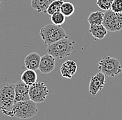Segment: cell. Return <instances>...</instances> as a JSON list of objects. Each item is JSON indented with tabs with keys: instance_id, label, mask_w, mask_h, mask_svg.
Instances as JSON below:
<instances>
[{
	"instance_id": "cell-13",
	"label": "cell",
	"mask_w": 122,
	"mask_h": 120,
	"mask_svg": "<svg viewBox=\"0 0 122 120\" xmlns=\"http://www.w3.org/2000/svg\"><path fill=\"white\" fill-rule=\"evenodd\" d=\"M89 32L96 39L101 40L107 35V30L103 24L90 25Z\"/></svg>"
},
{
	"instance_id": "cell-15",
	"label": "cell",
	"mask_w": 122,
	"mask_h": 120,
	"mask_svg": "<svg viewBox=\"0 0 122 120\" xmlns=\"http://www.w3.org/2000/svg\"><path fill=\"white\" fill-rule=\"evenodd\" d=\"M55 0H31V7L38 13H45L49 5Z\"/></svg>"
},
{
	"instance_id": "cell-17",
	"label": "cell",
	"mask_w": 122,
	"mask_h": 120,
	"mask_svg": "<svg viewBox=\"0 0 122 120\" xmlns=\"http://www.w3.org/2000/svg\"><path fill=\"white\" fill-rule=\"evenodd\" d=\"M63 0H55L49 5L48 7L46 13L49 15H52L53 13H56L57 12H61V8L62 4H63Z\"/></svg>"
},
{
	"instance_id": "cell-5",
	"label": "cell",
	"mask_w": 122,
	"mask_h": 120,
	"mask_svg": "<svg viewBox=\"0 0 122 120\" xmlns=\"http://www.w3.org/2000/svg\"><path fill=\"white\" fill-rule=\"evenodd\" d=\"M98 69L106 77H114L122 72V66L116 58L104 55L99 61Z\"/></svg>"
},
{
	"instance_id": "cell-1",
	"label": "cell",
	"mask_w": 122,
	"mask_h": 120,
	"mask_svg": "<svg viewBox=\"0 0 122 120\" xmlns=\"http://www.w3.org/2000/svg\"><path fill=\"white\" fill-rule=\"evenodd\" d=\"M15 88L11 83L0 84V111L8 117H13V108L15 104Z\"/></svg>"
},
{
	"instance_id": "cell-2",
	"label": "cell",
	"mask_w": 122,
	"mask_h": 120,
	"mask_svg": "<svg viewBox=\"0 0 122 120\" xmlns=\"http://www.w3.org/2000/svg\"><path fill=\"white\" fill-rule=\"evenodd\" d=\"M74 41L65 38L48 45L46 51L47 54L51 55L56 60H62L72 53L74 49Z\"/></svg>"
},
{
	"instance_id": "cell-12",
	"label": "cell",
	"mask_w": 122,
	"mask_h": 120,
	"mask_svg": "<svg viewBox=\"0 0 122 120\" xmlns=\"http://www.w3.org/2000/svg\"><path fill=\"white\" fill-rule=\"evenodd\" d=\"M41 57L37 53L33 52L26 55L24 60V66L26 69L37 70L39 68Z\"/></svg>"
},
{
	"instance_id": "cell-23",
	"label": "cell",
	"mask_w": 122,
	"mask_h": 120,
	"mask_svg": "<svg viewBox=\"0 0 122 120\" xmlns=\"http://www.w3.org/2000/svg\"><path fill=\"white\" fill-rule=\"evenodd\" d=\"M0 113H1V111H0Z\"/></svg>"
},
{
	"instance_id": "cell-3",
	"label": "cell",
	"mask_w": 122,
	"mask_h": 120,
	"mask_svg": "<svg viewBox=\"0 0 122 120\" xmlns=\"http://www.w3.org/2000/svg\"><path fill=\"white\" fill-rule=\"evenodd\" d=\"M40 35L46 45H50L54 42L65 38H68L66 32L61 27L54 24H46L40 30Z\"/></svg>"
},
{
	"instance_id": "cell-6",
	"label": "cell",
	"mask_w": 122,
	"mask_h": 120,
	"mask_svg": "<svg viewBox=\"0 0 122 120\" xmlns=\"http://www.w3.org/2000/svg\"><path fill=\"white\" fill-rule=\"evenodd\" d=\"M102 24L109 32L120 31L122 29V13H117L111 10H106Z\"/></svg>"
},
{
	"instance_id": "cell-4",
	"label": "cell",
	"mask_w": 122,
	"mask_h": 120,
	"mask_svg": "<svg viewBox=\"0 0 122 120\" xmlns=\"http://www.w3.org/2000/svg\"><path fill=\"white\" fill-rule=\"evenodd\" d=\"M38 112L36 103L32 100L17 102L13 108V117L19 119H29L33 117Z\"/></svg>"
},
{
	"instance_id": "cell-21",
	"label": "cell",
	"mask_w": 122,
	"mask_h": 120,
	"mask_svg": "<svg viewBox=\"0 0 122 120\" xmlns=\"http://www.w3.org/2000/svg\"><path fill=\"white\" fill-rule=\"evenodd\" d=\"M110 10L117 13H122V0H114Z\"/></svg>"
},
{
	"instance_id": "cell-10",
	"label": "cell",
	"mask_w": 122,
	"mask_h": 120,
	"mask_svg": "<svg viewBox=\"0 0 122 120\" xmlns=\"http://www.w3.org/2000/svg\"><path fill=\"white\" fill-rule=\"evenodd\" d=\"M56 68V59L50 55L46 54L41 57L39 65V70L43 74H48L53 71Z\"/></svg>"
},
{
	"instance_id": "cell-8",
	"label": "cell",
	"mask_w": 122,
	"mask_h": 120,
	"mask_svg": "<svg viewBox=\"0 0 122 120\" xmlns=\"http://www.w3.org/2000/svg\"><path fill=\"white\" fill-rule=\"evenodd\" d=\"M106 83V75L101 72L92 76L89 84V92L93 96L96 95L100 90L103 89Z\"/></svg>"
},
{
	"instance_id": "cell-9",
	"label": "cell",
	"mask_w": 122,
	"mask_h": 120,
	"mask_svg": "<svg viewBox=\"0 0 122 120\" xmlns=\"http://www.w3.org/2000/svg\"><path fill=\"white\" fill-rule=\"evenodd\" d=\"M15 88V101L17 102H22L29 100V86L25 84L24 83L20 81L14 84Z\"/></svg>"
},
{
	"instance_id": "cell-18",
	"label": "cell",
	"mask_w": 122,
	"mask_h": 120,
	"mask_svg": "<svg viewBox=\"0 0 122 120\" xmlns=\"http://www.w3.org/2000/svg\"><path fill=\"white\" fill-rule=\"evenodd\" d=\"M75 11V7L71 2H63L61 8V12L65 17H70L74 14Z\"/></svg>"
},
{
	"instance_id": "cell-19",
	"label": "cell",
	"mask_w": 122,
	"mask_h": 120,
	"mask_svg": "<svg viewBox=\"0 0 122 120\" xmlns=\"http://www.w3.org/2000/svg\"><path fill=\"white\" fill-rule=\"evenodd\" d=\"M66 19V17L63 15L61 12H57L51 15V21L53 24L56 26H61L63 24Z\"/></svg>"
},
{
	"instance_id": "cell-11",
	"label": "cell",
	"mask_w": 122,
	"mask_h": 120,
	"mask_svg": "<svg viewBox=\"0 0 122 120\" xmlns=\"http://www.w3.org/2000/svg\"><path fill=\"white\" fill-rule=\"evenodd\" d=\"M77 71V64L74 61L67 60L61 67V73L62 76L67 79H71Z\"/></svg>"
},
{
	"instance_id": "cell-20",
	"label": "cell",
	"mask_w": 122,
	"mask_h": 120,
	"mask_svg": "<svg viewBox=\"0 0 122 120\" xmlns=\"http://www.w3.org/2000/svg\"><path fill=\"white\" fill-rule=\"evenodd\" d=\"M113 1L114 0H97V4L101 9L106 11L110 10Z\"/></svg>"
},
{
	"instance_id": "cell-7",
	"label": "cell",
	"mask_w": 122,
	"mask_h": 120,
	"mask_svg": "<svg viewBox=\"0 0 122 120\" xmlns=\"http://www.w3.org/2000/svg\"><path fill=\"white\" fill-rule=\"evenodd\" d=\"M30 100L35 103H42L45 102L49 94V89L45 83L36 82L29 86V90Z\"/></svg>"
},
{
	"instance_id": "cell-16",
	"label": "cell",
	"mask_w": 122,
	"mask_h": 120,
	"mask_svg": "<svg viewBox=\"0 0 122 120\" xmlns=\"http://www.w3.org/2000/svg\"><path fill=\"white\" fill-rule=\"evenodd\" d=\"M104 17V13L101 11H96L90 13L87 18L90 25H99L102 24Z\"/></svg>"
},
{
	"instance_id": "cell-22",
	"label": "cell",
	"mask_w": 122,
	"mask_h": 120,
	"mask_svg": "<svg viewBox=\"0 0 122 120\" xmlns=\"http://www.w3.org/2000/svg\"><path fill=\"white\" fill-rule=\"evenodd\" d=\"M2 7V2H1V0H0V9Z\"/></svg>"
},
{
	"instance_id": "cell-14",
	"label": "cell",
	"mask_w": 122,
	"mask_h": 120,
	"mask_svg": "<svg viewBox=\"0 0 122 120\" xmlns=\"http://www.w3.org/2000/svg\"><path fill=\"white\" fill-rule=\"evenodd\" d=\"M37 78L38 76L36 70L30 69H26L21 75V81L29 86L37 82Z\"/></svg>"
}]
</instances>
